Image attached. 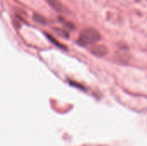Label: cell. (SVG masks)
Instances as JSON below:
<instances>
[{"label":"cell","instance_id":"3","mask_svg":"<svg viewBox=\"0 0 147 146\" xmlns=\"http://www.w3.org/2000/svg\"><path fill=\"white\" fill-rule=\"evenodd\" d=\"M47 2L57 12H65V8L63 6L59 0H47Z\"/></svg>","mask_w":147,"mask_h":146},{"label":"cell","instance_id":"2","mask_svg":"<svg viewBox=\"0 0 147 146\" xmlns=\"http://www.w3.org/2000/svg\"><path fill=\"white\" fill-rule=\"evenodd\" d=\"M90 52L96 55V57H103L108 53V48L103 46V45H100V46H95L91 48Z\"/></svg>","mask_w":147,"mask_h":146},{"label":"cell","instance_id":"5","mask_svg":"<svg viewBox=\"0 0 147 146\" xmlns=\"http://www.w3.org/2000/svg\"><path fill=\"white\" fill-rule=\"evenodd\" d=\"M47 38H48V39H49V40H50L53 42V43H54V44H55L57 46H59V47H62V48H65V46H64L63 45H61V44H60L59 41L55 40H54V38H53V36H50L49 34H47Z\"/></svg>","mask_w":147,"mask_h":146},{"label":"cell","instance_id":"6","mask_svg":"<svg viewBox=\"0 0 147 146\" xmlns=\"http://www.w3.org/2000/svg\"><path fill=\"white\" fill-rule=\"evenodd\" d=\"M55 30L57 31V32H59L62 36H65V37H68V34L67 33H65V31H63V30H61V29H59V28H55Z\"/></svg>","mask_w":147,"mask_h":146},{"label":"cell","instance_id":"4","mask_svg":"<svg viewBox=\"0 0 147 146\" xmlns=\"http://www.w3.org/2000/svg\"><path fill=\"white\" fill-rule=\"evenodd\" d=\"M34 20L36 22H38V23H40V24H41V25H46V24H47V20H46V18L43 17L42 15H39V14H34Z\"/></svg>","mask_w":147,"mask_h":146},{"label":"cell","instance_id":"1","mask_svg":"<svg viewBox=\"0 0 147 146\" xmlns=\"http://www.w3.org/2000/svg\"><path fill=\"white\" fill-rule=\"evenodd\" d=\"M101 40L100 32L95 28H86L83 29L77 40L78 44L82 46H86L94 44Z\"/></svg>","mask_w":147,"mask_h":146}]
</instances>
